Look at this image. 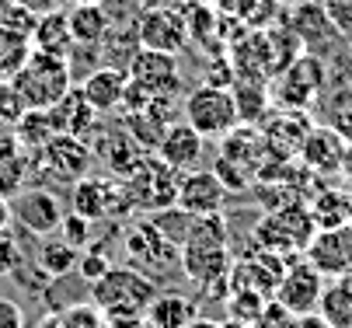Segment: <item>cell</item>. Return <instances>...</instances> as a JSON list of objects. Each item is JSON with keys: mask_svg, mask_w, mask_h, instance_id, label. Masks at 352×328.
Wrapping results in <instances>:
<instances>
[{"mask_svg": "<svg viewBox=\"0 0 352 328\" xmlns=\"http://www.w3.org/2000/svg\"><path fill=\"white\" fill-rule=\"evenodd\" d=\"M178 265L206 294L230 290V252H227V217H192L182 241H178Z\"/></svg>", "mask_w": 352, "mask_h": 328, "instance_id": "1", "label": "cell"}, {"mask_svg": "<svg viewBox=\"0 0 352 328\" xmlns=\"http://www.w3.org/2000/svg\"><path fill=\"white\" fill-rule=\"evenodd\" d=\"M157 294L154 276L136 269V265H109L102 279L91 283V304L102 311L109 321L112 318H143L150 300Z\"/></svg>", "mask_w": 352, "mask_h": 328, "instance_id": "2", "label": "cell"}, {"mask_svg": "<svg viewBox=\"0 0 352 328\" xmlns=\"http://www.w3.org/2000/svg\"><path fill=\"white\" fill-rule=\"evenodd\" d=\"M94 151L84 136L56 133L49 144H42L35 154H28L32 185H74L91 171Z\"/></svg>", "mask_w": 352, "mask_h": 328, "instance_id": "3", "label": "cell"}, {"mask_svg": "<svg viewBox=\"0 0 352 328\" xmlns=\"http://www.w3.org/2000/svg\"><path fill=\"white\" fill-rule=\"evenodd\" d=\"M11 84L21 95L25 109H49L74 84L70 80V60L42 53V50H28L25 63L11 74Z\"/></svg>", "mask_w": 352, "mask_h": 328, "instance_id": "4", "label": "cell"}, {"mask_svg": "<svg viewBox=\"0 0 352 328\" xmlns=\"http://www.w3.org/2000/svg\"><path fill=\"white\" fill-rule=\"evenodd\" d=\"M126 189V210L129 213H157L175 206V193H178V171L168 168L154 151H146L136 168L122 178Z\"/></svg>", "mask_w": 352, "mask_h": 328, "instance_id": "5", "label": "cell"}, {"mask_svg": "<svg viewBox=\"0 0 352 328\" xmlns=\"http://www.w3.org/2000/svg\"><path fill=\"white\" fill-rule=\"evenodd\" d=\"M262 157H269V147L255 126H234L227 136H223V147H220V157H217V175L220 182L227 185V193H241L248 189L251 182L262 175Z\"/></svg>", "mask_w": 352, "mask_h": 328, "instance_id": "6", "label": "cell"}, {"mask_svg": "<svg viewBox=\"0 0 352 328\" xmlns=\"http://www.w3.org/2000/svg\"><path fill=\"white\" fill-rule=\"evenodd\" d=\"M314 234H318V223L307 206H283L276 213H265L258 227L251 230V238L258 241V248L289 259L296 252H304Z\"/></svg>", "mask_w": 352, "mask_h": 328, "instance_id": "7", "label": "cell"}, {"mask_svg": "<svg viewBox=\"0 0 352 328\" xmlns=\"http://www.w3.org/2000/svg\"><path fill=\"white\" fill-rule=\"evenodd\" d=\"M185 122L203 140H223L234 126H241L234 91L223 84H210V80L203 87H195L185 98Z\"/></svg>", "mask_w": 352, "mask_h": 328, "instance_id": "8", "label": "cell"}, {"mask_svg": "<svg viewBox=\"0 0 352 328\" xmlns=\"http://www.w3.org/2000/svg\"><path fill=\"white\" fill-rule=\"evenodd\" d=\"M324 91V63L311 53H300L289 67H283L276 74V84H272V102L279 109H311L318 102V95Z\"/></svg>", "mask_w": 352, "mask_h": 328, "instance_id": "9", "label": "cell"}, {"mask_svg": "<svg viewBox=\"0 0 352 328\" xmlns=\"http://www.w3.org/2000/svg\"><path fill=\"white\" fill-rule=\"evenodd\" d=\"M70 210L87 217L91 223L98 220H112V217H126V189H122V178L112 175H84L74 182L70 189Z\"/></svg>", "mask_w": 352, "mask_h": 328, "instance_id": "10", "label": "cell"}, {"mask_svg": "<svg viewBox=\"0 0 352 328\" xmlns=\"http://www.w3.org/2000/svg\"><path fill=\"white\" fill-rule=\"evenodd\" d=\"M126 74H129L133 84H140L146 95H154V98H178L182 95V74H178L175 53L140 45L126 63Z\"/></svg>", "mask_w": 352, "mask_h": 328, "instance_id": "11", "label": "cell"}, {"mask_svg": "<svg viewBox=\"0 0 352 328\" xmlns=\"http://www.w3.org/2000/svg\"><path fill=\"white\" fill-rule=\"evenodd\" d=\"M126 259L129 265L143 269V272H164L178 262V241H171L168 234L154 223V220H140L126 230Z\"/></svg>", "mask_w": 352, "mask_h": 328, "instance_id": "12", "label": "cell"}, {"mask_svg": "<svg viewBox=\"0 0 352 328\" xmlns=\"http://www.w3.org/2000/svg\"><path fill=\"white\" fill-rule=\"evenodd\" d=\"M175 206L188 217H210V213H223L227 206V185L220 182V175L213 168H192L178 175V193H175Z\"/></svg>", "mask_w": 352, "mask_h": 328, "instance_id": "13", "label": "cell"}, {"mask_svg": "<svg viewBox=\"0 0 352 328\" xmlns=\"http://www.w3.org/2000/svg\"><path fill=\"white\" fill-rule=\"evenodd\" d=\"M11 217L28 234H35V238H49V234L60 230L63 210H60V199L49 185H32V189H21L11 199Z\"/></svg>", "mask_w": 352, "mask_h": 328, "instance_id": "14", "label": "cell"}, {"mask_svg": "<svg viewBox=\"0 0 352 328\" xmlns=\"http://www.w3.org/2000/svg\"><path fill=\"white\" fill-rule=\"evenodd\" d=\"M321 290H324V276L311 262H286L272 290V300H279L293 314H307V311H318Z\"/></svg>", "mask_w": 352, "mask_h": 328, "instance_id": "15", "label": "cell"}, {"mask_svg": "<svg viewBox=\"0 0 352 328\" xmlns=\"http://www.w3.org/2000/svg\"><path fill=\"white\" fill-rule=\"evenodd\" d=\"M136 39L146 50H164V53H178L188 42V28L182 11H164V8H143L140 21H136Z\"/></svg>", "mask_w": 352, "mask_h": 328, "instance_id": "16", "label": "cell"}, {"mask_svg": "<svg viewBox=\"0 0 352 328\" xmlns=\"http://www.w3.org/2000/svg\"><path fill=\"white\" fill-rule=\"evenodd\" d=\"M154 154H157L168 168H175L178 175H182V171H192V168H199V161H203V136H199L185 119H182V122H171V126L164 129V136L157 140Z\"/></svg>", "mask_w": 352, "mask_h": 328, "instance_id": "17", "label": "cell"}, {"mask_svg": "<svg viewBox=\"0 0 352 328\" xmlns=\"http://www.w3.org/2000/svg\"><path fill=\"white\" fill-rule=\"evenodd\" d=\"M49 116H53V122H56V129L60 133H70V136H91L94 129H98V112H94V105L84 98V91H80V84L74 87H67L63 95L49 105Z\"/></svg>", "mask_w": 352, "mask_h": 328, "instance_id": "18", "label": "cell"}, {"mask_svg": "<svg viewBox=\"0 0 352 328\" xmlns=\"http://www.w3.org/2000/svg\"><path fill=\"white\" fill-rule=\"evenodd\" d=\"M126 84H129L126 67H98V70H91L84 77L80 91H84V98L94 105V112L105 116V112H119L122 95H126Z\"/></svg>", "mask_w": 352, "mask_h": 328, "instance_id": "19", "label": "cell"}, {"mask_svg": "<svg viewBox=\"0 0 352 328\" xmlns=\"http://www.w3.org/2000/svg\"><path fill=\"white\" fill-rule=\"evenodd\" d=\"M94 151V157H105V164L116 171V178H126L133 168H136V161L146 154L143 151V144L140 140L122 126V129H109V133H102V140H98V147H91Z\"/></svg>", "mask_w": 352, "mask_h": 328, "instance_id": "20", "label": "cell"}, {"mask_svg": "<svg viewBox=\"0 0 352 328\" xmlns=\"http://www.w3.org/2000/svg\"><path fill=\"white\" fill-rule=\"evenodd\" d=\"M32 50H42V53H53V56H67L74 53V35H70V21L60 8L53 11H42L35 18V28H32Z\"/></svg>", "mask_w": 352, "mask_h": 328, "instance_id": "21", "label": "cell"}, {"mask_svg": "<svg viewBox=\"0 0 352 328\" xmlns=\"http://www.w3.org/2000/svg\"><path fill=\"white\" fill-rule=\"evenodd\" d=\"M286 11H289L286 25L296 32V39L304 42V45H324L331 35H338V32L331 28L324 8H321V0H300V4H293V8H286Z\"/></svg>", "mask_w": 352, "mask_h": 328, "instance_id": "22", "label": "cell"}, {"mask_svg": "<svg viewBox=\"0 0 352 328\" xmlns=\"http://www.w3.org/2000/svg\"><path fill=\"white\" fill-rule=\"evenodd\" d=\"M195 300L185 297L182 290H157L154 300H150L143 321H150L154 328H185L195 318Z\"/></svg>", "mask_w": 352, "mask_h": 328, "instance_id": "23", "label": "cell"}, {"mask_svg": "<svg viewBox=\"0 0 352 328\" xmlns=\"http://www.w3.org/2000/svg\"><path fill=\"white\" fill-rule=\"evenodd\" d=\"M342 151H345V144L328 126H311V133L300 144V157L314 171H335L342 164Z\"/></svg>", "mask_w": 352, "mask_h": 328, "instance_id": "24", "label": "cell"}, {"mask_svg": "<svg viewBox=\"0 0 352 328\" xmlns=\"http://www.w3.org/2000/svg\"><path fill=\"white\" fill-rule=\"evenodd\" d=\"M67 21H70L74 45H98L109 35V28H112V18L105 14L102 4H74Z\"/></svg>", "mask_w": 352, "mask_h": 328, "instance_id": "25", "label": "cell"}, {"mask_svg": "<svg viewBox=\"0 0 352 328\" xmlns=\"http://www.w3.org/2000/svg\"><path fill=\"white\" fill-rule=\"evenodd\" d=\"M230 91H234V102H237V119H241L244 126H258V122L269 116L272 95H269L265 80H241V77H237V84H234Z\"/></svg>", "mask_w": 352, "mask_h": 328, "instance_id": "26", "label": "cell"}, {"mask_svg": "<svg viewBox=\"0 0 352 328\" xmlns=\"http://www.w3.org/2000/svg\"><path fill=\"white\" fill-rule=\"evenodd\" d=\"M60 129L53 122V116H49V109H25L21 119L14 122V140H18V147L25 154H35L42 144H49Z\"/></svg>", "mask_w": 352, "mask_h": 328, "instance_id": "27", "label": "cell"}, {"mask_svg": "<svg viewBox=\"0 0 352 328\" xmlns=\"http://www.w3.org/2000/svg\"><path fill=\"white\" fill-rule=\"evenodd\" d=\"M77 259H80V248H74L67 238H53V234H49V241L38 245V269L49 279H60V276L74 272Z\"/></svg>", "mask_w": 352, "mask_h": 328, "instance_id": "28", "label": "cell"}, {"mask_svg": "<svg viewBox=\"0 0 352 328\" xmlns=\"http://www.w3.org/2000/svg\"><path fill=\"white\" fill-rule=\"evenodd\" d=\"M32 178L28 168V154L25 151H0V196L14 199Z\"/></svg>", "mask_w": 352, "mask_h": 328, "instance_id": "29", "label": "cell"}, {"mask_svg": "<svg viewBox=\"0 0 352 328\" xmlns=\"http://www.w3.org/2000/svg\"><path fill=\"white\" fill-rule=\"evenodd\" d=\"M318 314H321L331 328H352V297H349L338 283H328V287L321 290Z\"/></svg>", "mask_w": 352, "mask_h": 328, "instance_id": "30", "label": "cell"}, {"mask_svg": "<svg viewBox=\"0 0 352 328\" xmlns=\"http://www.w3.org/2000/svg\"><path fill=\"white\" fill-rule=\"evenodd\" d=\"M311 217H314L318 230H331V227H342V223L352 220V206L338 193H321L318 203L311 206Z\"/></svg>", "mask_w": 352, "mask_h": 328, "instance_id": "31", "label": "cell"}, {"mask_svg": "<svg viewBox=\"0 0 352 328\" xmlns=\"http://www.w3.org/2000/svg\"><path fill=\"white\" fill-rule=\"evenodd\" d=\"M230 297H227V311H230V318L234 321H244V325H251L258 318V311L265 307V294H258V290H227Z\"/></svg>", "mask_w": 352, "mask_h": 328, "instance_id": "32", "label": "cell"}, {"mask_svg": "<svg viewBox=\"0 0 352 328\" xmlns=\"http://www.w3.org/2000/svg\"><path fill=\"white\" fill-rule=\"evenodd\" d=\"M328 129L342 140L345 147H352V91H342V95L331 102V109H328Z\"/></svg>", "mask_w": 352, "mask_h": 328, "instance_id": "33", "label": "cell"}, {"mask_svg": "<svg viewBox=\"0 0 352 328\" xmlns=\"http://www.w3.org/2000/svg\"><path fill=\"white\" fill-rule=\"evenodd\" d=\"M60 318H63V328H109V318L94 304H70L60 311Z\"/></svg>", "mask_w": 352, "mask_h": 328, "instance_id": "34", "label": "cell"}, {"mask_svg": "<svg viewBox=\"0 0 352 328\" xmlns=\"http://www.w3.org/2000/svg\"><path fill=\"white\" fill-rule=\"evenodd\" d=\"M109 265H112V259L105 255V248L102 245H87L84 252H80V259H77V272L87 279V283H94V279H102L105 272H109Z\"/></svg>", "mask_w": 352, "mask_h": 328, "instance_id": "35", "label": "cell"}, {"mask_svg": "<svg viewBox=\"0 0 352 328\" xmlns=\"http://www.w3.org/2000/svg\"><path fill=\"white\" fill-rule=\"evenodd\" d=\"M21 112H25L21 95L14 91V84H11V80L0 77V129H14V122L21 119Z\"/></svg>", "mask_w": 352, "mask_h": 328, "instance_id": "36", "label": "cell"}, {"mask_svg": "<svg viewBox=\"0 0 352 328\" xmlns=\"http://www.w3.org/2000/svg\"><path fill=\"white\" fill-rule=\"evenodd\" d=\"M60 238H67L74 248H87L91 245V220L87 217H80V213H63V220H60Z\"/></svg>", "mask_w": 352, "mask_h": 328, "instance_id": "37", "label": "cell"}, {"mask_svg": "<svg viewBox=\"0 0 352 328\" xmlns=\"http://www.w3.org/2000/svg\"><path fill=\"white\" fill-rule=\"evenodd\" d=\"M251 328H300L296 325V314L293 311H286L279 300H265V307L258 311V318L251 321Z\"/></svg>", "mask_w": 352, "mask_h": 328, "instance_id": "38", "label": "cell"}, {"mask_svg": "<svg viewBox=\"0 0 352 328\" xmlns=\"http://www.w3.org/2000/svg\"><path fill=\"white\" fill-rule=\"evenodd\" d=\"M28 50H32V42H21V39H8V35H0V77L14 74V70L25 63Z\"/></svg>", "mask_w": 352, "mask_h": 328, "instance_id": "39", "label": "cell"}, {"mask_svg": "<svg viewBox=\"0 0 352 328\" xmlns=\"http://www.w3.org/2000/svg\"><path fill=\"white\" fill-rule=\"evenodd\" d=\"M25 265V252L11 230H0V276H14Z\"/></svg>", "mask_w": 352, "mask_h": 328, "instance_id": "40", "label": "cell"}, {"mask_svg": "<svg viewBox=\"0 0 352 328\" xmlns=\"http://www.w3.org/2000/svg\"><path fill=\"white\" fill-rule=\"evenodd\" d=\"M321 8H324V14H328V21L338 35L352 32V0H321Z\"/></svg>", "mask_w": 352, "mask_h": 328, "instance_id": "41", "label": "cell"}, {"mask_svg": "<svg viewBox=\"0 0 352 328\" xmlns=\"http://www.w3.org/2000/svg\"><path fill=\"white\" fill-rule=\"evenodd\" d=\"M0 328H25V311L11 297H0Z\"/></svg>", "mask_w": 352, "mask_h": 328, "instance_id": "42", "label": "cell"}, {"mask_svg": "<svg viewBox=\"0 0 352 328\" xmlns=\"http://www.w3.org/2000/svg\"><path fill=\"white\" fill-rule=\"evenodd\" d=\"M335 234H338L342 259H345V272H349V269H352V220H349V223H342V227H335Z\"/></svg>", "mask_w": 352, "mask_h": 328, "instance_id": "43", "label": "cell"}, {"mask_svg": "<svg viewBox=\"0 0 352 328\" xmlns=\"http://www.w3.org/2000/svg\"><path fill=\"white\" fill-rule=\"evenodd\" d=\"M296 325H300V328H331V325H328V321H324V318H321L318 311H307V314H296Z\"/></svg>", "mask_w": 352, "mask_h": 328, "instance_id": "44", "label": "cell"}, {"mask_svg": "<svg viewBox=\"0 0 352 328\" xmlns=\"http://www.w3.org/2000/svg\"><path fill=\"white\" fill-rule=\"evenodd\" d=\"M11 199H4V196H0V230H8L11 227Z\"/></svg>", "mask_w": 352, "mask_h": 328, "instance_id": "45", "label": "cell"}, {"mask_svg": "<svg viewBox=\"0 0 352 328\" xmlns=\"http://www.w3.org/2000/svg\"><path fill=\"white\" fill-rule=\"evenodd\" d=\"M185 328H223V321H213V318H203V314H195Z\"/></svg>", "mask_w": 352, "mask_h": 328, "instance_id": "46", "label": "cell"}, {"mask_svg": "<svg viewBox=\"0 0 352 328\" xmlns=\"http://www.w3.org/2000/svg\"><path fill=\"white\" fill-rule=\"evenodd\" d=\"M109 328H143V318H112Z\"/></svg>", "mask_w": 352, "mask_h": 328, "instance_id": "47", "label": "cell"}, {"mask_svg": "<svg viewBox=\"0 0 352 328\" xmlns=\"http://www.w3.org/2000/svg\"><path fill=\"white\" fill-rule=\"evenodd\" d=\"M35 328H63V318H60V311H56V314H45V318H42Z\"/></svg>", "mask_w": 352, "mask_h": 328, "instance_id": "48", "label": "cell"}, {"mask_svg": "<svg viewBox=\"0 0 352 328\" xmlns=\"http://www.w3.org/2000/svg\"><path fill=\"white\" fill-rule=\"evenodd\" d=\"M335 283H338V287L352 297V269H349V272H342V276H335Z\"/></svg>", "mask_w": 352, "mask_h": 328, "instance_id": "49", "label": "cell"}, {"mask_svg": "<svg viewBox=\"0 0 352 328\" xmlns=\"http://www.w3.org/2000/svg\"><path fill=\"white\" fill-rule=\"evenodd\" d=\"M279 8H293V4H300V0H276Z\"/></svg>", "mask_w": 352, "mask_h": 328, "instance_id": "50", "label": "cell"}, {"mask_svg": "<svg viewBox=\"0 0 352 328\" xmlns=\"http://www.w3.org/2000/svg\"><path fill=\"white\" fill-rule=\"evenodd\" d=\"M74 4H105V0H74Z\"/></svg>", "mask_w": 352, "mask_h": 328, "instance_id": "51", "label": "cell"}, {"mask_svg": "<svg viewBox=\"0 0 352 328\" xmlns=\"http://www.w3.org/2000/svg\"><path fill=\"white\" fill-rule=\"evenodd\" d=\"M345 42H349V53H352V32H349V35H345Z\"/></svg>", "mask_w": 352, "mask_h": 328, "instance_id": "52", "label": "cell"}, {"mask_svg": "<svg viewBox=\"0 0 352 328\" xmlns=\"http://www.w3.org/2000/svg\"><path fill=\"white\" fill-rule=\"evenodd\" d=\"M4 4H11V0H0V8H4Z\"/></svg>", "mask_w": 352, "mask_h": 328, "instance_id": "53", "label": "cell"}]
</instances>
